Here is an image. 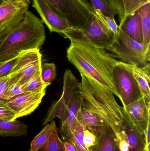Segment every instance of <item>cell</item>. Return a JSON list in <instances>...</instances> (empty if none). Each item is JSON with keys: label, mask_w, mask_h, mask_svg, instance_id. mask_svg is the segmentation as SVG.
I'll use <instances>...</instances> for the list:
<instances>
[{"label": "cell", "mask_w": 150, "mask_h": 151, "mask_svg": "<svg viewBox=\"0 0 150 151\" xmlns=\"http://www.w3.org/2000/svg\"><path fill=\"white\" fill-rule=\"evenodd\" d=\"M68 61L80 74L107 89L121 100L114 81L113 71L119 61L106 50L71 42L67 51Z\"/></svg>", "instance_id": "cell-1"}, {"label": "cell", "mask_w": 150, "mask_h": 151, "mask_svg": "<svg viewBox=\"0 0 150 151\" xmlns=\"http://www.w3.org/2000/svg\"><path fill=\"white\" fill-rule=\"evenodd\" d=\"M45 39L43 22L27 11L19 21L0 32V62L17 57L25 51L40 50Z\"/></svg>", "instance_id": "cell-2"}, {"label": "cell", "mask_w": 150, "mask_h": 151, "mask_svg": "<svg viewBox=\"0 0 150 151\" xmlns=\"http://www.w3.org/2000/svg\"><path fill=\"white\" fill-rule=\"evenodd\" d=\"M70 42L108 50L115 40L114 33L91 12L85 24L82 27H71L62 34Z\"/></svg>", "instance_id": "cell-3"}, {"label": "cell", "mask_w": 150, "mask_h": 151, "mask_svg": "<svg viewBox=\"0 0 150 151\" xmlns=\"http://www.w3.org/2000/svg\"><path fill=\"white\" fill-rule=\"evenodd\" d=\"M150 45L135 41L119 29L114 43L108 50L113 53V57L123 63L143 68L150 64Z\"/></svg>", "instance_id": "cell-4"}, {"label": "cell", "mask_w": 150, "mask_h": 151, "mask_svg": "<svg viewBox=\"0 0 150 151\" xmlns=\"http://www.w3.org/2000/svg\"><path fill=\"white\" fill-rule=\"evenodd\" d=\"M113 75L123 107L144 96L138 83L123 62H118L114 68Z\"/></svg>", "instance_id": "cell-5"}, {"label": "cell", "mask_w": 150, "mask_h": 151, "mask_svg": "<svg viewBox=\"0 0 150 151\" xmlns=\"http://www.w3.org/2000/svg\"><path fill=\"white\" fill-rule=\"evenodd\" d=\"M79 82L74 74L69 70H66L63 80V91L60 98L55 102L50 107L45 117L43 119V126L58 118L61 123L64 122L66 119L68 106L72 98L78 91Z\"/></svg>", "instance_id": "cell-6"}, {"label": "cell", "mask_w": 150, "mask_h": 151, "mask_svg": "<svg viewBox=\"0 0 150 151\" xmlns=\"http://www.w3.org/2000/svg\"><path fill=\"white\" fill-rule=\"evenodd\" d=\"M68 21L71 27H82L94 11L87 0H48Z\"/></svg>", "instance_id": "cell-7"}, {"label": "cell", "mask_w": 150, "mask_h": 151, "mask_svg": "<svg viewBox=\"0 0 150 151\" xmlns=\"http://www.w3.org/2000/svg\"><path fill=\"white\" fill-rule=\"evenodd\" d=\"M41 55L39 49L28 50L18 58L8 76L23 85L41 68Z\"/></svg>", "instance_id": "cell-8"}, {"label": "cell", "mask_w": 150, "mask_h": 151, "mask_svg": "<svg viewBox=\"0 0 150 151\" xmlns=\"http://www.w3.org/2000/svg\"><path fill=\"white\" fill-rule=\"evenodd\" d=\"M32 6L51 32L62 34L71 27L66 18L48 0H32Z\"/></svg>", "instance_id": "cell-9"}, {"label": "cell", "mask_w": 150, "mask_h": 151, "mask_svg": "<svg viewBox=\"0 0 150 151\" xmlns=\"http://www.w3.org/2000/svg\"><path fill=\"white\" fill-rule=\"evenodd\" d=\"M45 90L40 92H23L4 101L17 115V118L29 115L39 105Z\"/></svg>", "instance_id": "cell-10"}, {"label": "cell", "mask_w": 150, "mask_h": 151, "mask_svg": "<svg viewBox=\"0 0 150 151\" xmlns=\"http://www.w3.org/2000/svg\"><path fill=\"white\" fill-rule=\"evenodd\" d=\"M123 108L133 126L141 134L145 135L150 121V101L143 96Z\"/></svg>", "instance_id": "cell-11"}, {"label": "cell", "mask_w": 150, "mask_h": 151, "mask_svg": "<svg viewBox=\"0 0 150 151\" xmlns=\"http://www.w3.org/2000/svg\"><path fill=\"white\" fill-rule=\"evenodd\" d=\"M29 5L20 0H3L0 4V32L19 21Z\"/></svg>", "instance_id": "cell-12"}, {"label": "cell", "mask_w": 150, "mask_h": 151, "mask_svg": "<svg viewBox=\"0 0 150 151\" xmlns=\"http://www.w3.org/2000/svg\"><path fill=\"white\" fill-rule=\"evenodd\" d=\"M82 99L78 88V91L74 95L68 106L65 121L61 123L60 127L58 130V132L65 141L70 140L75 128L77 114L82 105Z\"/></svg>", "instance_id": "cell-13"}, {"label": "cell", "mask_w": 150, "mask_h": 151, "mask_svg": "<svg viewBox=\"0 0 150 151\" xmlns=\"http://www.w3.org/2000/svg\"><path fill=\"white\" fill-rule=\"evenodd\" d=\"M119 29L136 42L143 44V32L141 16L138 9L128 16Z\"/></svg>", "instance_id": "cell-14"}, {"label": "cell", "mask_w": 150, "mask_h": 151, "mask_svg": "<svg viewBox=\"0 0 150 151\" xmlns=\"http://www.w3.org/2000/svg\"><path fill=\"white\" fill-rule=\"evenodd\" d=\"M112 6L118 12L120 26L129 15L137 10L150 0H109Z\"/></svg>", "instance_id": "cell-15"}, {"label": "cell", "mask_w": 150, "mask_h": 151, "mask_svg": "<svg viewBox=\"0 0 150 151\" xmlns=\"http://www.w3.org/2000/svg\"><path fill=\"white\" fill-rule=\"evenodd\" d=\"M123 129L127 137L129 151L145 150V135L141 134L137 130L130 122L127 116L123 123Z\"/></svg>", "instance_id": "cell-16"}, {"label": "cell", "mask_w": 150, "mask_h": 151, "mask_svg": "<svg viewBox=\"0 0 150 151\" xmlns=\"http://www.w3.org/2000/svg\"><path fill=\"white\" fill-rule=\"evenodd\" d=\"M124 65L131 71L133 76L140 86L144 97L150 101V64L141 68L136 65L128 64L124 63Z\"/></svg>", "instance_id": "cell-17"}, {"label": "cell", "mask_w": 150, "mask_h": 151, "mask_svg": "<svg viewBox=\"0 0 150 151\" xmlns=\"http://www.w3.org/2000/svg\"><path fill=\"white\" fill-rule=\"evenodd\" d=\"M97 142L90 151H114L117 145L116 137L110 127H107L96 135Z\"/></svg>", "instance_id": "cell-18"}, {"label": "cell", "mask_w": 150, "mask_h": 151, "mask_svg": "<svg viewBox=\"0 0 150 151\" xmlns=\"http://www.w3.org/2000/svg\"><path fill=\"white\" fill-rule=\"evenodd\" d=\"M27 125L21 122L0 120V135L3 137L25 136L27 135Z\"/></svg>", "instance_id": "cell-19"}, {"label": "cell", "mask_w": 150, "mask_h": 151, "mask_svg": "<svg viewBox=\"0 0 150 151\" xmlns=\"http://www.w3.org/2000/svg\"><path fill=\"white\" fill-rule=\"evenodd\" d=\"M150 3L149 1L138 9L141 21L143 32V44L150 43Z\"/></svg>", "instance_id": "cell-20"}, {"label": "cell", "mask_w": 150, "mask_h": 151, "mask_svg": "<svg viewBox=\"0 0 150 151\" xmlns=\"http://www.w3.org/2000/svg\"><path fill=\"white\" fill-rule=\"evenodd\" d=\"M50 122V124H47L41 132L34 137L31 143V151H37L48 140L53 129L56 127L55 121L52 120Z\"/></svg>", "instance_id": "cell-21"}, {"label": "cell", "mask_w": 150, "mask_h": 151, "mask_svg": "<svg viewBox=\"0 0 150 151\" xmlns=\"http://www.w3.org/2000/svg\"><path fill=\"white\" fill-rule=\"evenodd\" d=\"M24 92H36L45 90L47 87L41 79V68L22 85Z\"/></svg>", "instance_id": "cell-22"}, {"label": "cell", "mask_w": 150, "mask_h": 151, "mask_svg": "<svg viewBox=\"0 0 150 151\" xmlns=\"http://www.w3.org/2000/svg\"><path fill=\"white\" fill-rule=\"evenodd\" d=\"M58 130L55 127L45 143L37 151H65L64 142L59 137Z\"/></svg>", "instance_id": "cell-23"}, {"label": "cell", "mask_w": 150, "mask_h": 151, "mask_svg": "<svg viewBox=\"0 0 150 151\" xmlns=\"http://www.w3.org/2000/svg\"><path fill=\"white\" fill-rule=\"evenodd\" d=\"M93 9L99 10L104 15L114 19L118 12L112 6L109 0H90Z\"/></svg>", "instance_id": "cell-24"}, {"label": "cell", "mask_w": 150, "mask_h": 151, "mask_svg": "<svg viewBox=\"0 0 150 151\" xmlns=\"http://www.w3.org/2000/svg\"><path fill=\"white\" fill-rule=\"evenodd\" d=\"M41 79L45 85L49 86L56 76V66L53 63H45L41 66Z\"/></svg>", "instance_id": "cell-25"}, {"label": "cell", "mask_w": 150, "mask_h": 151, "mask_svg": "<svg viewBox=\"0 0 150 151\" xmlns=\"http://www.w3.org/2000/svg\"><path fill=\"white\" fill-rule=\"evenodd\" d=\"M23 92L22 84L16 79L9 78L4 92L5 101Z\"/></svg>", "instance_id": "cell-26"}, {"label": "cell", "mask_w": 150, "mask_h": 151, "mask_svg": "<svg viewBox=\"0 0 150 151\" xmlns=\"http://www.w3.org/2000/svg\"><path fill=\"white\" fill-rule=\"evenodd\" d=\"M69 141L73 143L77 151H87L84 143L82 127L77 120L75 128Z\"/></svg>", "instance_id": "cell-27"}, {"label": "cell", "mask_w": 150, "mask_h": 151, "mask_svg": "<svg viewBox=\"0 0 150 151\" xmlns=\"http://www.w3.org/2000/svg\"><path fill=\"white\" fill-rule=\"evenodd\" d=\"M93 12L98 18L114 33L115 37H117L119 34V29L114 19L108 16L104 15L99 10L94 9Z\"/></svg>", "instance_id": "cell-28"}, {"label": "cell", "mask_w": 150, "mask_h": 151, "mask_svg": "<svg viewBox=\"0 0 150 151\" xmlns=\"http://www.w3.org/2000/svg\"><path fill=\"white\" fill-rule=\"evenodd\" d=\"M17 119L16 113L4 102H0V120L13 121Z\"/></svg>", "instance_id": "cell-29"}, {"label": "cell", "mask_w": 150, "mask_h": 151, "mask_svg": "<svg viewBox=\"0 0 150 151\" xmlns=\"http://www.w3.org/2000/svg\"><path fill=\"white\" fill-rule=\"evenodd\" d=\"M83 133L85 146L87 151H90L96 144L97 137L92 132L87 128L83 129Z\"/></svg>", "instance_id": "cell-30"}, {"label": "cell", "mask_w": 150, "mask_h": 151, "mask_svg": "<svg viewBox=\"0 0 150 151\" xmlns=\"http://www.w3.org/2000/svg\"><path fill=\"white\" fill-rule=\"evenodd\" d=\"M18 58V56L6 61L0 67V78L9 75L13 65L16 62Z\"/></svg>", "instance_id": "cell-31"}, {"label": "cell", "mask_w": 150, "mask_h": 151, "mask_svg": "<svg viewBox=\"0 0 150 151\" xmlns=\"http://www.w3.org/2000/svg\"><path fill=\"white\" fill-rule=\"evenodd\" d=\"M9 79L8 76L0 78V102L5 101L4 92Z\"/></svg>", "instance_id": "cell-32"}, {"label": "cell", "mask_w": 150, "mask_h": 151, "mask_svg": "<svg viewBox=\"0 0 150 151\" xmlns=\"http://www.w3.org/2000/svg\"><path fill=\"white\" fill-rule=\"evenodd\" d=\"M65 151H77L74 144L71 141H65L64 142Z\"/></svg>", "instance_id": "cell-33"}, {"label": "cell", "mask_w": 150, "mask_h": 151, "mask_svg": "<svg viewBox=\"0 0 150 151\" xmlns=\"http://www.w3.org/2000/svg\"><path fill=\"white\" fill-rule=\"evenodd\" d=\"M20 1H23L25 2L26 3L28 4H30V3H31V0H20Z\"/></svg>", "instance_id": "cell-34"}, {"label": "cell", "mask_w": 150, "mask_h": 151, "mask_svg": "<svg viewBox=\"0 0 150 151\" xmlns=\"http://www.w3.org/2000/svg\"><path fill=\"white\" fill-rule=\"evenodd\" d=\"M120 151L119 150V148H118V145H116V147H115V151Z\"/></svg>", "instance_id": "cell-35"}, {"label": "cell", "mask_w": 150, "mask_h": 151, "mask_svg": "<svg viewBox=\"0 0 150 151\" xmlns=\"http://www.w3.org/2000/svg\"><path fill=\"white\" fill-rule=\"evenodd\" d=\"M5 62H0V67Z\"/></svg>", "instance_id": "cell-36"}, {"label": "cell", "mask_w": 150, "mask_h": 151, "mask_svg": "<svg viewBox=\"0 0 150 151\" xmlns=\"http://www.w3.org/2000/svg\"><path fill=\"white\" fill-rule=\"evenodd\" d=\"M3 0H0V4H1Z\"/></svg>", "instance_id": "cell-37"}, {"label": "cell", "mask_w": 150, "mask_h": 151, "mask_svg": "<svg viewBox=\"0 0 150 151\" xmlns=\"http://www.w3.org/2000/svg\"><path fill=\"white\" fill-rule=\"evenodd\" d=\"M30 151H31V150H30Z\"/></svg>", "instance_id": "cell-38"}]
</instances>
